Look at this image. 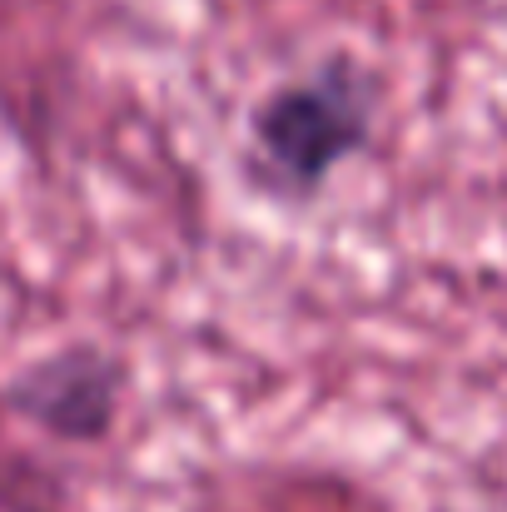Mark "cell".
I'll list each match as a JSON object with an SVG mask.
<instances>
[{
  "label": "cell",
  "mask_w": 507,
  "mask_h": 512,
  "mask_svg": "<svg viewBox=\"0 0 507 512\" xmlns=\"http://www.w3.org/2000/svg\"><path fill=\"white\" fill-rule=\"evenodd\" d=\"M5 408L55 443H105L125 408V363L100 343H60L5 383Z\"/></svg>",
  "instance_id": "cell-2"
},
{
  "label": "cell",
  "mask_w": 507,
  "mask_h": 512,
  "mask_svg": "<svg viewBox=\"0 0 507 512\" xmlns=\"http://www.w3.org/2000/svg\"><path fill=\"white\" fill-rule=\"evenodd\" d=\"M378 115L383 80L358 55L329 50L254 100L239 145V179L279 209H309L329 194L343 165L373 150Z\"/></svg>",
  "instance_id": "cell-1"
}]
</instances>
